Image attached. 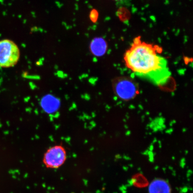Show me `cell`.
<instances>
[{"label": "cell", "instance_id": "obj_1", "mask_svg": "<svg viewBox=\"0 0 193 193\" xmlns=\"http://www.w3.org/2000/svg\"><path fill=\"white\" fill-rule=\"evenodd\" d=\"M124 58L127 66L137 76L155 85H164L170 79L167 60L158 54L152 45L142 42L140 38L134 40Z\"/></svg>", "mask_w": 193, "mask_h": 193}, {"label": "cell", "instance_id": "obj_2", "mask_svg": "<svg viewBox=\"0 0 193 193\" xmlns=\"http://www.w3.org/2000/svg\"><path fill=\"white\" fill-rule=\"evenodd\" d=\"M20 56V50L12 40H0V67L8 68L16 65Z\"/></svg>", "mask_w": 193, "mask_h": 193}, {"label": "cell", "instance_id": "obj_3", "mask_svg": "<svg viewBox=\"0 0 193 193\" xmlns=\"http://www.w3.org/2000/svg\"><path fill=\"white\" fill-rule=\"evenodd\" d=\"M67 157L66 150L64 146L61 145H54L45 152L43 163L48 168L58 169L64 165Z\"/></svg>", "mask_w": 193, "mask_h": 193}, {"label": "cell", "instance_id": "obj_4", "mask_svg": "<svg viewBox=\"0 0 193 193\" xmlns=\"http://www.w3.org/2000/svg\"><path fill=\"white\" fill-rule=\"evenodd\" d=\"M116 90L119 96L124 99H128L134 96L136 86L132 81L127 78H122L116 82Z\"/></svg>", "mask_w": 193, "mask_h": 193}, {"label": "cell", "instance_id": "obj_5", "mask_svg": "<svg viewBox=\"0 0 193 193\" xmlns=\"http://www.w3.org/2000/svg\"><path fill=\"white\" fill-rule=\"evenodd\" d=\"M149 193H170V186L162 179H156L151 182L148 189Z\"/></svg>", "mask_w": 193, "mask_h": 193}, {"label": "cell", "instance_id": "obj_6", "mask_svg": "<svg viewBox=\"0 0 193 193\" xmlns=\"http://www.w3.org/2000/svg\"><path fill=\"white\" fill-rule=\"evenodd\" d=\"M107 44L104 39L97 38L93 40L91 45V50L94 55L97 56H103L106 52Z\"/></svg>", "mask_w": 193, "mask_h": 193}, {"label": "cell", "instance_id": "obj_7", "mask_svg": "<svg viewBox=\"0 0 193 193\" xmlns=\"http://www.w3.org/2000/svg\"><path fill=\"white\" fill-rule=\"evenodd\" d=\"M114 1H116L121 2L122 1H124V0H114Z\"/></svg>", "mask_w": 193, "mask_h": 193}]
</instances>
